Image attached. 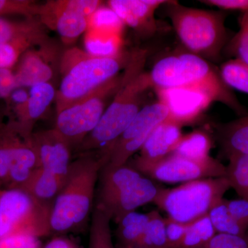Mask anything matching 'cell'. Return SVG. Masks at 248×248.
<instances>
[{
  "instance_id": "6da1fadb",
  "label": "cell",
  "mask_w": 248,
  "mask_h": 248,
  "mask_svg": "<svg viewBox=\"0 0 248 248\" xmlns=\"http://www.w3.org/2000/svg\"><path fill=\"white\" fill-rule=\"evenodd\" d=\"M147 52L138 49L124 69L123 81L96 128L78 147L80 153L107 156L114 143L143 108V97L153 88L148 73L143 71Z\"/></svg>"
},
{
  "instance_id": "7a4b0ae2",
  "label": "cell",
  "mask_w": 248,
  "mask_h": 248,
  "mask_svg": "<svg viewBox=\"0 0 248 248\" xmlns=\"http://www.w3.org/2000/svg\"><path fill=\"white\" fill-rule=\"evenodd\" d=\"M155 89H188L206 93L240 117L248 115L234 93L222 79L219 71L205 59L190 52L170 55L159 60L148 73Z\"/></svg>"
},
{
  "instance_id": "3957f363",
  "label": "cell",
  "mask_w": 248,
  "mask_h": 248,
  "mask_svg": "<svg viewBox=\"0 0 248 248\" xmlns=\"http://www.w3.org/2000/svg\"><path fill=\"white\" fill-rule=\"evenodd\" d=\"M107 163L99 153H86L71 162L52 206L51 233L71 232L84 224L92 210L99 172Z\"/></svg>"
},
{
  "instance_id": "277c9868",
  "label": "cell",
  "mask_w": 248,
  "mask_h": 248,
  "mask_svg": "<svg viewBox=\"0 0 248 248\" xmlns=\"http://www.w3.org/2000/svg\"><path fill=\"white\" fill-rule=\"evenodd\" d=\"M132 55L122 50L115 56H96L78 47L63 50L61 81L55 98L57 113L118 76L128 66Z\"/></svg>"
},
{
  "instance_id": "5b68a950",
  "label": "cell",
  "mask_w": 248,
  "mask_h": 248,
  "mask_svg": "<svg viewBox=\"0 0 248 248\" xmlns=\"http://www.w3.org/2000/svg\"><path fill=\"white\" fill-rule=\"evenodd\" d=\"M167 15L187 51L211 61H218L231 38L221 11L186 7L169 1Z\"/></svg>"
},
{
  "instance_id": "8992f818",
  "label": "cell",
  "mask_w": 248,
  "mask_h": 248,
  "mask_svg": "<svg viewBox=\"0 0 248 248\" xmlns=\"http://www.w3.org/2000/svg\"><path fill=\"white\" fill-rule=\"evenodd\" d=\"M100 186L96 205L117 222L124 215L154 202L159 187L141 173L126 165L105 166L101 170Z\"/></svg>"
},
{
  "instance_id": "52a82bcc",
  "label": "cell",
  "mask_w": 248,
  "mask_h": 248,
  "mask_svg": "<svg viewBox=\"0 0 248 248\" xmlns=\"http://www.w3.org/2000/svg\"><path fill=\"white\" fill-rule=\"evenodd\" d=\"M226 177L186 182L174 188H160L153 203L169 218L188 223L207 215L231 188Z\"/></svg>"
},
{
  "instance_id": "ba28073f",
  "label": "cell",
  "mask_w": 248,
  "mask_h": 248,
  "mask_svg": "<svg viewBox=\"0 0 248 248\" xmlns=\"http://www.w3.org/2000/svg\"><path fill=\"white\" fill-rule=\"evenodd\" d=\"M122 81L123 73L57 113L55 128L72 147L79 146L96 128Z\"/></svg>"
},
{
  "instance_id": "9c48e42d",
  "label": "cell",
  "mask_w": 248,
  "mask_h": 248,
  "mask_svg": "<svg viewBox=\"0 0 248 248\" xmlns=\"http://www.w3.org/2000/svg\"><path fill=\"white\" fill-rule=\"evenodd\" d=\"M52 206L53 204L42 203L22 189L0 191V218L5 237L29 234L41 238L51 234Z\"/></svg>"
},
{
  "instance_id": "30bf717a",
  "label": "cell",
  "mask_w": 248,
  "mask_h": 248,
  "mask_svg": "<svg viewBox=\"0 0 248 248\" xmlns=\"http://www.w3.org/2000/svg\"><path fill=\"white\" fill-rule=\"evenodd\" d=\"M134 169L152 179L170 184L223 177L226 174V166L212 156L198 161L174 154L153 163L135 160Z\"/></svg>"
},
{
  "instance_id": "8fae6325",
  "label": "cell",
  "mask_w": 248,
  "mask_h": 248,
  "mask_svg": "<svg viewBox=\"0 0 248 248\" xmlns=\"http://www.w3.org/2000/svg\"><path fill=\"white\" fill-rule=\"evenodd\" d=\"M169 114L168 108L159 101L143 107L111 147L105 166L119 167L125 165L135 153L141 150L152 132L168 118Z\"/></svg>"
},
{
  "instance_id": "7c38bea8",
  "label": "cell",
  "mask_w": 248,
  "mask_h": 248,
  "mask_svg": "<svg viewBox=\"0 0 248 248\" xmlns=\"http://www.w3.org/2000/svg\"><path fill=\"white\" fill-rule=\"evenodd\" d=\"M63 53L58 42L50 38L26 50L14 70L18 89L45 83L53 84L60 76Z\"/></svg>"
},
{
  "instance_id": "4fadbf2b",
  "label": "cell",
  "mask_w": 248,
  "mask_h": 248,
  "mask_svg": "<svg viewBox=\"0 0 248 248\" xmlns=\"http://www.w3.org/2000/svg\"><path fill=\"white\" fill-rule=\"evenodd\" d=\"M101 9L90 18L85 32V50L96 56H115L122 51L124 24L110 8Z\"/></svg>"
},
{
  "instance_id": "5bb4252c",
  "label": "cell",
  "mask_w": 248,
  "mask_h": 248,
  "mask_svg": "<svg viewBox=\"0 0 248 248\" xmlns=\"http://www.w3.org/2000/svg\"><path fill=\"white\" fill-rule=\"evenodd\" d=\"M159 102L166 106L170 120L184 126L200 118L213 103L206 93L195 89H155Z\"/></svg>"
},
{
  "instance_id": "9a60e30c",
  "label": "cell",
  "mask_w": 248,
  "mask_h": 248,
  "mask_svg": "<svg viewBox=\"0 0 248 248\" xmlns=\"http://www.w3.org/2000/svg\"><path fill=\"white\" fill-rule=\"evenodd\" d=\"M32 140L38 168L66 179L71 164L72 146L69 142L55 128L32 133Z\"/></svg>"
},
{
  "instance_id": "2e32d148",
  "label": "cell",
  "mask_w": 248,
  "mask_h": 248,
  "mask_svg": "<svg viewBox=\"0 0 248 248\" xmlns=\"http://www.w3.org/2000/svg\"><path fill=\"white\" fill-rule=\"evenodd\" d=\"M37 19L45 27L56 31L66 45H71L86 32L90 20L65 9L59 0H50L40 5Z\"/></svg>"
},
{
  "instance_id": "e0dca14e",
  "label": "cell",
  "mask_w": 248,
  "mask_h": 248,
  "mask_svg": "<svg viewBox=\"0 0 248 248\" xmlns=\"http://www.w3.org/2000/svg\"><path fill=\"white\" fill-rule=\"evenodd\" d=\"M169 2L164 0H110L107 4L124 24L142 33L151 34L156 28L155 11Z\"/></svg>"
},
{
  "instance_id": "ac0fdd59",
  "label": "cell",
  "mask_w": 248,
  "mask_h": 248,
  "mask_svg": "<svg viewBox=\"0 0 248 248\" xmlns=\"http://www.w3.org/2000/svg\"><path fill=\"white\" fill-rule=\"evenodd\" d=\"M57 90L51 83L35 85L30 88L27 97L14 108L18 125L28 133L32 134L35 124L55 102Z\"/></svg>"
},
{
  "instance_id": "d6986e66",
  "label": "cell",
  "mask_w": 248,
  "mask_h": 248,
  "mask_svg": "<svg viewBox=\"0 0 248 248\" xmlns=\"http://www.w3.org/2000/svg\"><path fill=\"white\" fill-rule=\"evenodd\" d=\"M182 126L166 119L152 132L135 161L153 163L172 154L183 136Z\"/></svg>"
},
{
  "instance_id": "ffe728a7",
  "label": "cell",
  "mask_w": 248,
  "mask_h": 248,
  "mask_svg": "<svg viewBox=\"0 0 248 248\" xmlns=\"http://www.w3.org/2000/svg\"><path fill=\"white\" fill-rule=\"evenodd\" d=\"M48 39L45 26L37 17L22 21L0 17V43H26L35 46Z\"/></svg>"
},
{
  "instance_id": "44dd1931",
  "label": "cell",
  "mask_w": 248,
  "mask_h": 248,
  "mask_svg": "<svg viewBox=\"0 0 248 248\" xmlns=\"http://www.w3.org/2000/svg\"><path fill=\"white\" fill-rule=\"evenodd\" d=\"M64 180L45 170L37 168L19 188L26 191L42 203L53 204Z\"/></svg>"
},
{
  "instance_id": "7402d4cb",
  "label": "cell",
  "mask_w": 248,
  "mask_h": 248,
  "mask_svg": "<svg viewBox=\"0 0 248 248\" xmlns=\"http://www.w3.org/2000/svg\"><path fill=\"white\" fill-rule=\"evenodd\" d=\"M218 140L227 157L248 154V114L218 128Z\"/></svg>"
},
{
  "instance_id": "603a6c76",
  "label": "cell",
  "mask_w": 248,
  "mask_h": 248,
  "mask_svg": "<svg viewBox=\"0 0 248 248\" xmlns=\"http://www.w3.org/2000/svg\"><path fill=\"white\" fill-rule=\"evenodd\" d=\"M213 146V139L210 134L198 129L183 135L172 154L202 161L211 157L210 153Z\"/></svg>"
},
{
  "instance_id": "cb8c5ba5",
  "label": "cell",
  "mask_w": 248,
  "mask_h": 248,
  "mask_svg": "<svg viewBox=\"0 0 248 248\" xmlns=\"http://www.w3.org/2000/svg\"><path fill=\"white\" fill-rule=\"evenodd\" d=\"M149 213L133 211L126 214L117 222V237L120 247L138 246L149 221Z\"/></svg>"
},
{
  "instance_id": "d4e9b609",
  "label": "cell",
  "mask_w": 248,
  "mask_h": 248,
  "mask_svg": "<svg viewBox=\"0 0 248 248\" xmlns=\"http://www.w3.org/2000/svg\"><path fill=\"white\" fill-rule=\"evenodd\" d=\"M111 217L96 205L90 228L89 248H115L110 229Z\"/></svg>"
},
{
  "instance_id": "484cf974",
  "label": "cell",
  "mask_w": 248,
  "mask_h": 248,
  "mask_svg": "<svg viewBox=\"0 0 248 248\" xmlns=\"http://www.w3.org/2000/svg\"><path fill=\"white\" fill-rule=\"evenodd\" d=\"M217 234L208 214L187 223L185 236L178 248H201Z\"/></svg>"
},
{
  "instance_id": "4316f807",
  "label": "cell",
  "mask_w": 248,
  "mask_h": 248,
  "mask_svg": "<svg viewBox=\"0 0 248 248\" xmlns=\"http://www.w3.org/2000/svg\"><path fill=\"white\" fill-rule=\"evenodd\" d=\"M217 233L232 235H244L248 228L239 223L232 216L227 208L225 199L215 204L208 213Z\"/></svg>"
},
{
  "instance_id": "83f0119b",
  "label": "cell",
  "mask_w": 248,
  "mask_h": 248,
  "mask_svg": "<svg viewBox=\"0 0 248 248\" xmlns=\"http://www.w3.org/2000/svg\"><path fill=\"white\" fill-rule=\"evenodd\" d=\"M228 159L226 177L236 193L248 200V154L234 155Z\"/></svg>"
},
{
  "instance_id": "f1b7e54d",
  "label": "cell",
  "mask_w": 248,
  "mask_h": 248,
  "mask_svg": "<svg viewBox=\"0 0 248 248\" xmlns=\"http://www.w3.org/2000/svg\"><path fill=\"white\" fill-rule=\"evenodd\" d=\"M149 216L146 230L136 248H169L165 218L156 210L149 213Z\"/></svg>"
},
{
  "instance_id": "f546056e",
  "label": "cell",
  "mask_w": 248,
  "mask_h": 248,
  "mask_svg": "<svg viewBox=\"0 0 248 248\" xmlns=\"http://www.w3.org/2000/svg\"><path fill=\"white\" fill-rule=\"evenodd\" d=\"M219 73L222 79L228 87L248 94L247 65L232 59L222 63Z\"/></svg>"
},
{
  "instance_id": "4dcf8cb0",
  "label": "cell",
  "mask_w": 248,
  "mask_h": 248,
  "mask_svg": "<svg viewBox=\"0 0 248 248\" xmlns=\"http://www.w3.org/2000/svg\"><path fill=\"white\" fill-rule=\"evenodd\" d=\"M239 22V31L231 38L224 50L234 60L248 66V13L241 15Z\"/></svg>"
},
{
  "instance_id": "1f68e13d",
  "label": "cell",
  "mask_w": 248,
  "mask_h": 248,
  "mask_svg": "<svg viewBox=\"0 0 248 248\" xmlns=\"http://www.w3.org/2000/svg\"><path fill=\"white\" fill-rule=\"evenodd\" d=\"M39 6L40 5L31 0H0V17L10 15L37 17Z\"/></svg>"
},
{
  "instance_id": "d6a6232c",
  "label": "cell",
  "mask_w": 248,
  "mask_h": 248,
  "mask_svg": "<svg viewBox=\"0 0 248 248\" xmlns=\"http://www.w3.org/2000/svg\"><path fill=\"white\" fill-rule=\"evenodd\" d=\"M33 46L26 43H0V68H13L23 53Z\"/></svg>"
},
{
  "instance_id": "836d02e7",
  "label": "cell",
  "mask_w": 248,
  "mask_h": 248,
  "mask_svg": "<svg viewBox=\"0 0 248 248\" xmlns=\"http://www.w3.org/2000/svg\"><path fill=\"white\" fill-rule=\"evenodd\" d=\"M201 248H248V232L244 235L217 233L208 244Z\"/></svg>"
},
{
  "instance_id": "e575fe53",
  "label": "cell",
  "mask_w": 248,
  "mask_h": 248,
  "mask_svg": "<svg viewBox=\"0 0 248 248\" xmlns=\"http://www.w3.org/2000/svg\"><path fill=\"white\" fill-rule=\"evenodd\" d=\"M40 238L29 234H16L0 239V248H42Z\"/></svg>"
},
{
  "instance_id": "d590c367",
  "label": "cell",
  "mask_w": 248,
  "mask_h": 248,
  "mask_svg": "<svg viewBox=\"0 0 248 248\" xmlns=\"http://www.w3.org/2000/svg\"><path fill=\"white\" fill-rule=\"evenodd\" d=\"M165 226L169 248H178L185 236L187 223H181L168 217L165 218Z\"/></svg>"
},
{
  "instance_id": "8d00e7d4",
  "label": "cell",
  "mask_w": 248,
  "mask_h": 248,
  "mask_svg": "<svg viewBox=\"0 0 248 248\" xmlns=\"http://www.w3.org/2000/svg\"><path fill=\"white\" fill-rule=\"evenodd\" d=\"M225 203L232 216L241 225L248 228V200L243 198L225 200Z\"/></svg>"
},
{
  "instance_id": "74e56055",
  "label": "cell",
  "mask_w": 248,
  "mask_h": 248,
  "mask_svg": "<svg viewBox=\"0 0 248 248\" xmlns=\"http://www.w3.org/2000/svg\"><path fill=\"white\" fill-rule=\"evenodd\" d=\"M17 89L14 70L0 68V100L7 99Z\"/></svg>"
},
{
  "instance_id": "f35d334b",
  "label": "cell",
  "mask_w": 248,
  "mask_h": 248,
  "mask_svg": "<svg viewBox=\"0 0 248 248\" xmlns=\"http://www.w3.org/2000/svg\"><path fill=\"white\" fill-rule=\"evenodd\" d=\"M200 2L226 11L248 13V0H202Z\"/></svg>"
},
{
  "instance_id": "ab89813d",
  "label": "cell",
  "mask_w": 248,
  "mask_h": 248,
  "mask_svg": "<svg viewBox=\"0 0 248 248\" xmlns=\"http://www.w3.org/2000/svg\"><path fill=\"white\" fill-rule=\"evenodd\" d=\"M42 248H79L71 239L64 236H55L43 246Z\"/></svg>"
},
{
  "instance_id": "60d3db41",
  "label": "cell",
  "mask_w": 248,
  "mask_h": 248,
  "mask_svg": "<svg viewBox=\"0 0 248 248\" xmlns=\"http://www.w3.org/2000/svg\"><path fill=\"white\" fill-rule=\"evenodd\" d=\"M119 248H133V247H120Z\"/></svg>"
}]
</instances>
